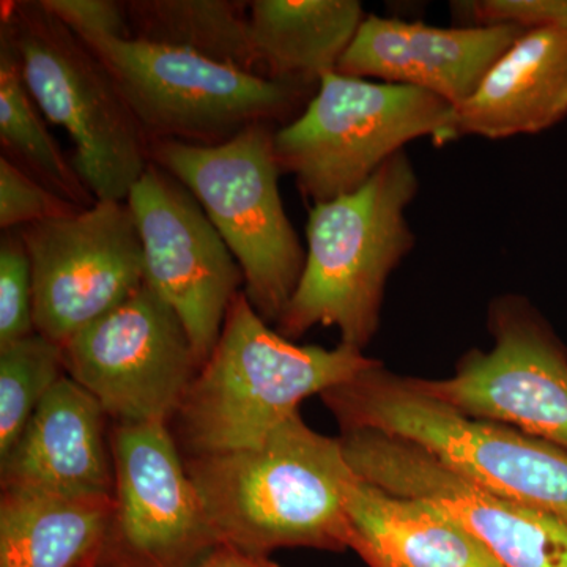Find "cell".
<instances>
[{"label": "cell", "instance_id": "6da1fadb", "mask_svg": "<svg viewBox=\"0 0 567 567\" xmlns=\"http://www.w3.org/2000/svg\"><path fill=\"white\" fill-rule=\"evenodd\" d=\"M185 464L218 546L265 557L278 548L350 547L347 495L357 473L341 436L319 434L300 412L259 445Z\"/></svg>", "mask_w": 567, "mask_h": 567}, {"label": "cell", "instance_id": "7a4b0ae2", "mask_svg": "<svg viewBox=\"0 0 567 567\" xmlns=\"http://www.w3.org/2000/svg\"><path fill=\"white\" fill-rule=\"evenodd\" d=\"M379 363L342 342L334 349L293 344L271 330L240 292L175 415L178 442L188 457L259 445L297 415L309 395Z\"/></svg>", "mask_w": 567, "mask_h": 567}, {"label": "cell", "instance_id": "3957f363", "mask_svg": "<svg viewBox=\"0 0 567 567\" xmlns=\"http://www.w3.org/2000/svg\"><path fill=\"white\" fill-rule=\"evenodd\" d=\"M420 182L398 153L354 193L312 205L303 274L276 331L286 339L322 324L363 350L380 324L388 279L415 246L405 210Z\"/></svg>", "mask_w": 567, "mask_h": 567}, {"label": "cell", "instance_id": "277c9868", "mask_svg": "<svg viewBox=\"0 0 567 567\" xmlns=\"http://www.w3.org/2000/svg\"><path fill=\"white\" fill-rule=\"evenodd\" d=\"M342 431L372 429L423 446L495 494L567 522V450L462 415L382 363L320 394Z\"/></svg>", "mask_w": 567, "mask_h": 567}, {"label": "cell", "instance_id": "5b68a950", "mask_svg": "<svg viewBox=\"0 0 567 567\" xmlns=\"http://www.w3.org/2000/svg\"><path fill=\"white\" fill-rule=\"evenodd\" d=\"M0 13L33 102L73 140L81 181L96 200L126 203L152 163L151 141L111 71L40 0L2 2Z\"/></svg>", "mask_w": 567, "mask_h": 567}, {"label": "cell", "instance_id": "8992f818", "mask_svg": "<svg viewBox=\"0 0 567 567\" xmlns=\"http://www.w3.org/2000/svg\"><path fill=\"white\" fill-rule=\"evenodd\" d=\"M276 130L256 123L218 145L151 141V162L182 182L244 271L249 303L278 323L303 274L306 251L284 210Z\"/></svg>", "mask_w": 567, "mask_h": 567}, {"label": "cell", "instance_id": "52a82bcc", "mask_svg": "<svg viewBox=\"0 0 567 567\" xmlns=\"http://www.w3.org/2000/svg\"><path fill=\"white\" fill-rule=\"evenodd\" d=\"M456 140V107L409 85L324 74L311 102L275 133L282 174L312 205L354 193L404 145Z\"/></svg>", "mask_w": 567, "mask_h": 567}, {"label": "cell", "instance_id": "ba28073f", "mask_svg": "<svg viewBox=\"0 0 567 567\" xmlns=\"http://www.w3.org/2000/svg\"><path fill=\"white\" fill-rule=\"evenodd\" d=\"M82 41L111 71L148 141L223 144L256 123L292 122L317 91L141 40Z\"/></svg>", "mask_w": 567, "mask_h": 567}, {"label": "cell", "instance_id": "9c48e42d", "mask_svg": "<svg viewBox=\"0 0 567 567\" xmlns=\"http://www.w3.org/2000/svg\"><path fill=\"white\" fill-rule=\"evenodd\" d=\"M62 347L66 375L117 424H169L200 369L182 320L145 282Z\"/></svg>", "mask_w": 567, "mask_h": 567}, {"label": "cell", "instance_id": "30bf717a", "mask_svg": "<svg viewBox=\"0 0 567 567\" xmlns=\"http://www.w3.org/2000/svg\"><path fill=\"white\" fill-rule=\"evenodd\" d=\"M494 347L470 350L450 379H415L425 394L476 420L509 425L567 450V352L525 298L488 308Z\"/></svg>", "mask_w": 567, "mask_h": 567}, {"label": "cell", "instance_id": "8fae6325", "mask_svg": "<svg viewBox=\"0 0 567 567\" xmlns=\"http://www.w3.org/2000/svg\"><path fill=\"white\" fill-rule=\"evenodd\" d=\"M347 462L368 483L424 499L480 540L502 567H567V522L470 480L410 440L342 431Z\"/></svg>", "mask_w": 567, "mask_h": 567}, {"label": "cell", "instance_id": "7c38bea8", "mask_svg": "<svg viewBox=\"0 0 567 567\" xmlns=\"http://www.w3.org/2000/svg\"><path fill=\"white\" fill-rule=\"evenodd\" d=\"M32 265L37 333L63 346L145 282L144 256L126 203L21 227Z\"/></svg>", "mask_w": 567, "mask_h": 567}, {"label": "cell", "instance_id": "4fadbf2b", "mask_svg": "<svg viewBox=\"0 0 567 567\" xmlns=\"http://www.w3.org/2000/svg\"><path fill=\"white\" fill-rule=\"evenodd\" d=\"M126 204L141 237L145 284L182 320L203 368L244 271L193 193L156 164H148Z\"/></svg>", "mask_w": 567, "mask_h": 567}, {"label": "cell", "instance_id": "5bb4252c", "mask_svg": "<svg viewBox=\"0 0 567 567\" xmlns=\"http://www.w3.org/2000/svg\"><path fill=\"white\" fill-rule=\"evenodd\" d=\"M114 524L103 561L117 567H196L218 540L177 440L164 423L117 424Z\"/></svg>", "mask_w": 567, "mask_h": 567}, {"label": "cell", "instance_id": "9a60e30c", "mask_svg": "<svg viewBox=\"0 0 567 567\" xmlns=\"http://www.w3.org/2000/svg\"><path fill=\"white\" fill-rule=\"evenodd\" d=\"M524 32L514 25L434 28L372 14L336 71L421 89L458 107Z\"/></svg>", "mask_w": 567, "mask_h": 567}, {"label": "cell", "instance_id": "2e32d148", "mask_svg": "<svg viewBox=\"0 0 567 567\" xmlns=\"http://www.w3.org/2000/svg\"><path fill=\"white\" fill-rule=\"evenodd\" d=\"M106 412L85 388L65 375L41 401L6 456L2 491L69 498H114V458Z\"/></svg>", "mask_w": 567, "mask_h": 567}, {"label": "cell", "instance_id": "e0dca14e", "mask_svg": "<svg viewBox=\"0 0 567 567\" xmlns=\"http://www.w3.org/2000/svg\"><path fill=\"white\" fill-rule=\"evenodd\" d=\"M567 117V31H527L456 107V134L505 140Z\"/></svg>", "mask_w": 567, "mask_h": 567}, {"label": "cell", "instance_id": "ac0fdd59", "mask_svg": "<svg viewBox=\"0 0 567 567\" xmlns=\"http://www.w3.org/2000/svg\"><path fill=\"white\" fill-rule=\"evenodd\" d=\"M350 547L369 567H502L443 511L354 475L347 495Z\"/></svg>", "mask_w": 567, "mask_h": 567}, {"label": "cell", "instance_id": "d6986e66", "mask_svg": "<svg viewBox=\"0 0 567 567\" xmlns=\"http://www.w3.org/2000/svg\"><path fill=\"white\" fill-rule=\"evenodd\" d=\"M114 498L2 491L0 567H93L110 548Z\"/></svg>", "mask_w": 567, "mask_h": 567}, {"label": "cell", "instance_id": "ffe728a7", "mask_svg": "<svg viewBox=\"0 0 567 567\" xmlns=\"http://www.w3.org/2000/svg\"><path fill=\"white\" fill-rule=\"evenodd\" d=\"M365 14L357 0H254L249 25L267 80L319 87L338 70Z\"/></svg>", "mask_w": 567, "mask_h": 567}, {"label": "cell", "instance_id": "44dd1931", "mask_svg": "<svg viewBox=\"0 0 567 567\" xmlns=\"http://www.w3.org/2000/svg\"><path fill=\"white\" fill-rule=\"evenodd\" d=\"M132 39L174 48L265 78L254 48L249 2L241 0H128Z\"/></svg>", "mask_w": 567, "mask_h": 567}, {"label": "cell", "instance_id": "7402d4cb", "mask_svg": "<svg viewBox=\"0 0 567 567\" xmlns=\"http://www.w3.org/2000/svg\"><path fill=\"white\" fill-rule=\"evenodd\" d=\"M0 141L7 158L63 199L81 208L99 203L48 132L22 78L17 48L3 31H0Z\"/></svg>", "mask_w": 567, "mask_h": 567}, {"label": "cell", "instance_id": "603a6c76", "mask_svg": "<svg viewBox=\"0 0 567 567\" xmlns=\"http://www.w3.org/2000/svg\"><path fill=\"white\" fill-rule=\"evenodd\" d=\"M65 375L63 347L40 333L0 349V457Z\"/></svg>", "mask_w": 567, "mask_h": 567}, {"label": "cell", "instance_id": "cb8c5ba5", "mask_svg": "<svg viewBox=\"0 0 567 567\" xmlns=\"http://www.w3.org/2000/svg\"><path fill=\"white\" fill-rule=\"evenodd\" d=\"M37 333L32 265L21 229L0 238V349Z\"/></svg>", "mask_w": 567, "mask_h": 567}, {"label": "cell", "instance_id": "d4e9b609", "mask_svg": "<svg viewBox=\"0 0 567 567\" xmlns=\"http://www.w3.org/2000/svg\"><path fill=\"white\" fill-rule=\"evenodd\" d=\"M84 210L63 199L6 155L0 158V227L3 233Z\"/></svg>", "mask_w": 567, "mask_h": 567}, {"label": "cell", "instance_id": "484cf974", "mask_svg": "<svg viewBox=\"0 0 567 567\" xmlns=\"http://www.w3.org/2000/svg\"><path fill=\"white\" fill-rule=\"evenodd\" d=\"M458 25H514L522 31H567V0H476L451 3Z\"/></svg>", "mask_w": 567, "mask_h": 567}, {"label": "cell", "instance_id": "4316f807", "mask_svg": "<svg viewBox=\"0 0 567 567\" xmlns=\"http://www.w3.org/2000/svg\"><path fill=\"white\" fill-rule=\"evenodd\" d=\"M41 7L82 40L132 39L125 2L117 0H40Z\"/></svg>", "mask_w": 567, "mask_h": 567}, {"label": "cell", "instance_id": "83f0119b", "mask_svg": "<svg viewBox=\"0 0 567 567\" xmlns=\"http://www.w3.org/2000/svg\"><path fill=\"white\" fill-rule=\"evenodd\" d=\"M196 567H279L270 557L249 554L230 546L213 548Z\"/></svg>", "mask_w": 567, "mask_h": 567}, {"label": "cell", "instance_id": "f1b7e54d", "mask_svg": "<svg viewBox=\"0 0 567 567\" xmlns=\"http://www.w3.org/2000/svg\"><path fill=\"white\" fill-rule=\"evenodd\" d=\"M93 567H117V566L111 565V563H107V561H102V563H100V565H96Z\"/></svg>", "mask_w": 567, "mask_h": 567}, {"label": "cell", "instance_id": "f546056e", "mask_svg": "<svg viewBox=\"0 0 567 567\" xmlns=\"http://www.w3.org/2000/svg\"><path fill=\"white\" fill-rule=\"evenodd\" d=\"M372 567H385V566H372Z\"/></svg>", "mask_w": 567, "mask_h": 567}]
</instances>
